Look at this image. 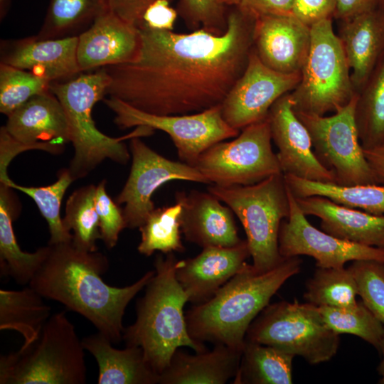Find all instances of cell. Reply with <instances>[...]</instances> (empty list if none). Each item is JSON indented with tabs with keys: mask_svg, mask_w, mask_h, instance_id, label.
Instances as JSON below:
<instances>
[{
	"mask_svg": "<svg viewBox=\"0 0 384 384\" xmlns=\"http://www.w3.org/2000/svg\"><path fill=\"white\" fill-rule=\"evenodd\" d=\"M52 82L0 63V112L6 116L36 95L50 90Z\"/></svg>",
	"mask_w": 384,
	"mask_h": 384,
	"instance_id": "38",
	"label": "cell"
},
{
	"mask_svg": "<svg viewBox=\"0 0 384 384\" xmlns=\"http://www.w3.org/2000/svg\"><path fill=\"white\" fill-rule=\"evenodd\" d=\"M255 18L262 16H294V0H222Z\"/></svg>",
	"mask_w": 384,
	"mask_h": 384,
	"instance_id": "42",
	"label": "cell"
},
{
	"mask_svg": "<svg viewBox=\"0 0 384 384\" xmlns=\"http://www.w3.org/2000/svg\"><path fill=\"white\" fill-rule=\"evenodd\" d=\"M295 356L280 348L245 340L234 384H291Z\"/></svg>",
	"mask_w": 384,
	"mask_h": 384,
	"instance_id": "30",
	"label": "cell"
},
{
	"mask_svg": "<svg viewBox=\"0 0 384 384\" xmlns=\"http://www.w3.org/2000/svg\"><path fill=\"white\" fill-rule=\"evenodd\" d=\"M382 7L384 0H337L333 18L341 21Z\"/></svg>",
	"mask_w": 384,
	"mask_h": 384,
	"instance_id": "46",
	"label": "cell"
},
{
	"mask_svg": "<svg viewBox=\"0 0 384 384\" xmlns=\"http://www.w3.org/2000/svg\"><path fill=\"white\" fill-rule=\"evenodd\" d=\"M356 94L330 116L294 112L309 132L317 159L334 174L336 184H383L359 139L354 117Z\"/></svg>",
	"mask_w": 384,
	"mask_h": 384,
	"instance_id": "10",
	"label": "cell"
},
{
	"mask_svg": "<svg viewBox=\"0 0 384 384\" xmlns=\"http://www.w3.org/2000/svg\"><path fill=\"white\" fill-rule=\"evenodd\" d=\"M350 68L332 18L311 26V45L296 87L289 92L295 112L325 115L354 97Z\"/></svg>",
	"mask_w": 384,
	"mask_h": 384,
	"instance_id": "8",
	"label": "cell"
},
{
	"mask_svg": "<svg viewBox=\"0 0 384 384\" xmlns=\"http://www.w3.org/2000/svg\"><path fill=\"white\" fill-rule=\"evenodd\" d=\"M272 140L285 175L313 181L334 183V174L317 159L309 132L294 112L289 92L279 97L267 114Z\"/></svg>",
	"mask_w": 384,
	"mask_h": 384,
	"instance_id": "16",
	"label": "cell"
},
{
	"mask_svg": "<svg viewBox=\"0 0 384 384\" xmlns=\"http://www.w3.org/2000/svg\"><path fill=\"white\" fill-rule=\"evenodd\" d=\"M348 269L355 278L363 303L384 324V262L355 260Z\"/></svg>",
	"mask_w": 384,
	"mask_h": 384,
	"instance_id": "39",
	"label": "cell"
},
{
	"mask_svg": "<svg viewBox=\"0 0 384 384\" xmlns=\"http://www.w3.org/2000/svg\"><path fill=\"white\" fill-rule=\"evenodd\" d=\"M102 100L114 112V122L119 129L147 126L164 132L171 137L180 160L193 166L209 147L240 134L224 119L221 105L193 114L159 115L143 112L114 97Z\"/></svg>",
	"mask_w": 384,
	"mask_h": 384,
	"instance_id": "12",
	"label": "cell"
},
{
	"mask_svg": "<svg viewBox=\"0 0 384 384\" xmlns=\"http://www.w3.org/2000/svg\"><path fill=\"white\" fill-rule=\"evenodd\" d=\"M166 255L156 257L154 275L137 301L136 321L124 328L122 335L126 346L142 349L146 361L159 375L180 347L195 353L206 351L188 331L183 306L188 299L176 278L178 260L173 252Z\"/></svg>",
	"mask_w": 384,
	"mask_h": 384,
	"instance_id": "4",
	"label": "cell"
},
{
	"mask_svg": "<svg viewBox=\"0 0 384 384\" xmlns=\"http://www.w3.org/2000/svg\"><path fill=\"white\" fill-rule=\"evenodd\" d=\"M110 82V76L101 68L94 73L50 83V90L61 103L68 122L70 142L74 148L68 169L74 181L88 175L107 159L126 164L131 154L124 141L154 133L149 127L138 126L127 135L110 137L97 128L92 110L107 95Z\"/></svg>",
	"mask_w": 384,
	"mask_h": 384,
	"instance_id": "5",
	"label": "cell"
},
{
	"mask_svg": "<svg viewBox=\"0 0 384 384\" xmlns=\"http://www.w3.org/2000/svg\"><path fill=\"white\" fill-rule=\"evenodd\" d=\"M318 309L324 321L334 332L356 336L379 349L384 324L362 301L349 307L321 306Z\"/></svg>",
	"mask_w": 384,
	"mask_h": 384,
	"instance_id": "37",
	"label": "cell"
},
{
	"mask_svg": "<svg viewBox=\"0 0 384 384\" xmlns=\"http://www.w3.org/2000/svg\"><path fill=\"white\" fill-rule=\"evenodd\" d=\"M106 180L96 187L95 208L99 218L101 240L108 249L116 246L121 231L126 228L122 210L107 194Z\"/></svg>",
	"mask_w": 384,
	"mask_h": 384,
	"instance_id": "41",
	"label": "cell"
},
{
	"mask_svg": "<svg viewBox=\"0 0 384 384\" xmlns=\"http://www.w3.org/2000/svg\"><path fill=\"white\" fill-rule=\"evenodd\" d=\"M96 187L89 184L74 191L67 200L63 218L65 228L73 232V245L87 252L97 251L96 242L101 239L95 201Z\"/></svg>",
	"mask_w": 384,
	"mask_h": 384,
	"instance_id": "33",
	"label": "cell"
},
{
	"mask_svg": "<svg viewBox=\"0 0 384 384\" xmlns=\"http://www.w3.org/2000/svg\"><path fill=\"white\" fill-rule=\"evenodd\" d=\"M28 285L21 290L0 289V329L22 335L27 346L35 341L50 316L51 309Z\"/></svg>",
	"mask_w": 384,
	"mask_h": 384,
	"instance_id": "28",
	"label": "cell"
},
{
	"mask_svg": "<svg viewBox=\"0 0 384 384\" xmlns=\"http://www.w3.org/2000/svg\"><path fill=\"white\" fill-rule=\"evenodd\" d=\"M252 48L262 63L284 74H301L311 45V27L294 16L255 18Z\"/></svg>",
	"mask_w": 384,
	"mask_h": 384,
	"instance_id": "17",
	"label": "cell"
},
{
	"mask_svg": "<svg viewBox=\"0 0 384 384\" xmlns=\"http://www.w3.org/2000/svg\"><path fill=\"white\" fill-rule=\"evenodd\" d=\"M363 151L370 167L384 183V142L373 148Z\"/></svg>",
	"mask_w": 384,
	"mask_h": 384,
	"instance_id": "47",
	"label": "cell"
},
{
	"mask_svg": "<svg viewBox=\"0 0 384 384\" xmlns=\"http://www.w3.org/2000/svg\"><path fill=\"white\" fill-rule=\"evenodd\" d=\"M181 205V230L186 240L203 247H233L240 238L233 212L209 191H177Z\"/></svg>",
	"mask_w": 384,
	"mask_h": 384,
	"instance_id": "22",
	"label": "cell"
},
{
	"mask_svg": "<svg viewBox=\"0 0 384 384\" xmlns=\"http://www.w3.org/2000/svg\"><path fill=\"white\" fill-rule=\"evenodd\" d=\"M109 0H50L38 39L78 36L110 11Z\"/></svg>",
	"mask_w": 384,
	"mask_h": 384,
	"instance_id": "31",
	"label": "cell"
},
{
	"mask_svg": "<svg viewBox=\"0 0 384 384\" xmlns=\"http://www.w3.org/2000/svg\"><path fill=\"white\" fill-rule=\"evenodd\" d=\"M302 264L299 257L284 258L272 270L259 272L246 262L210 299L186 311L190 336L242 351L251 323L285 282L300 272Z\"/></svg>",
	"mask_w": 384,
	"mask_h": 384,
	"instance_id": "3",
	"label": "cell"
},
{
	"mask_svg": "<svg viewBox=\"0 0 384 384\" xmlns=\"http://www.w3.org/2000/svg\"><path fill=\"white\" fill-rule=\"evenodd\" d=\"M48 245V255L28 286L43 298L83 316L112 343H119L127 306L146 287L155 271H148L129 286L112 287L102 278L109 268L103 253L80 250L72 241Z\"/></svg>",
	"mask_w": 384,
	"mask_h": 384,
	"instance_id": "2",
	"label": "cell"
},
{
	"mask_svg": "<svg viewBox=\"0 0 384 384\" xmlns=\"http://www.w3.org/2000/svg\"><path fill=\"white\" fill-rule=\"evenodd\" d=\"M181 205L177 203L155 208L139 228L141 241L137 247L138 252L146 257L155 251L164 254L183 252L185 248L181 236Z\"/></svg>",
	"mask_w": 384,
	"mask_h": 384,
	"instance_id": "36",
	"label": "cell"
},
{
	"mask_svg": "<svg viewBox=\"0 0 384 384\" xmlns=\"http://www.w3.org/2000/svg\"><path fill=\"white\" fill-rule=\"evenodd\" d=\"M78 36L38 39L34 36L1 40L0 63L23 69L51 82L81 73L77 59Z\"/></svg>",
	"mask_w": 384,
	"mask_h": 384,
	"instance_id": "19",
	"label": "cell"
},
{
	"mask_svg": "<svg viewBox=\"0 0 384 384\" xmlns=\"http://www.w3.org/2000/svg\"><path fill=\"white\" fill-rule=\"evenodd\" d=\"M140 43L139 28L110 10L78 36L79 68L84 72L132 62L138 55Z\"/></svg>",
	"mask_w": 384,
	"mask_h": 384,
	"instance_id": "20",
	"label": "cell"
},
{
	"mask_svg": "<svg viewBox=\"0 0 384 384\" xmlns=\"http://www.w3.org/2000/svg\"><path fill=\"white\" fill-rule=\"evenodd\" d=\"M242 351L216 344L211 351L189 354L177 349L159 375L160 384H224L236 375Z\"/></svg>",
	"mask_w": 384,
	"mask_h": 384,
	"instance_id": "25",
	"label": "cell"
},
{
	"mask_svg": "<svg viewBox=\"0 0 384 384\" xmlns=\"http://www.w3.org/2000/svg\"><path fill=\"white\" fill-rule=\"evenodd\" d=\"M271 142L267 117L242 129L235 139L222 141L209 147L194 166L213 185L226 187L255 184L282 173Z\"/></svg>",
	"mask_w": 384,
	"mask_h": 384,
	"instance_id": "11",
	"label": "cell"
},
{
	"mask_svg": "<svg viewBox=\"0 0 384 384\" xmlns=\"http://www.w3.org/2000/svg\"><path fill=\"white\" fill-rule=\"evenodd\" d=\"M171 2L170 0H156L152 3L144 14L142 27L173 31L178 14L171 6Z\"/></svg>",
	"mask_w": 384,
	"mask_h": 384,
	"instance_id": "44",
	"label": "cell"
},
{
	"mask_svg": "<svg viewBox=\"0 0 384 384\" xmlns=\"http://www.w3.org/2000/svg\"><path fill=\"white\" fill-rule=\"evenodd\" d=\"M156 0H109L111 10L123 20L140 28L147 8ZM172 1L173 0H170Z\"/></svg>",
	"mask_w": 384,
	"mask_h": 384,
	"instance_id": "45",
	"label": "cell"
},
{
	"mask_svg": "<svg viewBox=\"0 0 384 384\" xmlns=\"http://www.w3.org/2000/svg\"><path fill=\"white\" fill-rule=\"evenodd\" d=\"M226 6L222 0H178L176 10L191 31L221 35L228 28Z\"/></svg>",
	"mask_w": 384,
	"mask_h": 384,
	"instance_id": "40",
	"label": "cell"
},
{
	"mask_svg": "<svg viewBox=\"0 0 384 384\" xmlns=\"http://www.w3.org/2000/svg\"><path fill=\"white\" fill-rule=\"evenodd\" d=\"M4 127L13 139L32 149L58 154L70 142L65 112L50 90L35 95L11 112Z\"/></svg>",
	"mask_w": 384,
	"mask_h": 384,
	"instance_id": "18",
	"label": "cell"
},
{
	"mask_svg": "<svg viewBox=\"0 0 384 384\" xmlns=\"http://www.w3.org/2000/svg\"><path fill=\"white\" fill-rule=\"evenodd\" d=\"M337 0H294L293 14L310 26L326 18H333Z\"/></svg>",
	"mask_w": 384,
	"mask_h": 384,
	"instance_id": "43",
	"label": "cell"
},
{
	"mask_svg": "<svg viewBox=\"0 0 384 384\" xmlns=\"http://www.w3.org/2000/svg\"><path fill=\"white\" fill-rule=\"evenodd\" d=\"M342 45L357 93L384 52V8L339 21Z\"/></svg>",
	"mask_w": 384,
	"mask_h": 384,
	"instance_id": "24",
	"label": "cell"
},
{
	"mask_svg": "<svg viewBox=\"0 0 384 384\" xmlns=\"http://www.w3.org/2000/svg\"><path fill=\"white\" fill-rule=\"evenodd\" d=\"M287 190L289 213L281 223L278 238L282 257L309 256L315 260L316 267L321 268L344 267L346 262L360 260L384 262V248L343 240L316 228Z\"/></svg>",
	"mask_w": 384,
	"mask_h": 384,
	"instance_id": "14",
	"label": "cell"
},
{
	"mask_svg": "<svg viewBox=\"0 0 384 384\" xmlns=\"http://www.w3.org/2000/svg\"><path fill=\"white\" fill-rule=\"evenodd\" d=\"M284 176L287 188L295 198L319 196L348 208L384 215V183L341 186Z\"/></svg>",
	"mask_w": 384,
	"mask_h": 384,
	"instance_id": "29",
	"label": "cell"
},
{
	"mask_svg": "<svg viewBox=\"0 0 384 384\" xmlns=\"http://www.w3.org/2000/svg\"><path fill=\"white\" fill-rule=\"evenodd\" d=\"M378 350L381 351L383 355V360L378 368V371L381 375V378L379 380L378 383L380 384H384V333L381 338Z\"/></svg>",
	"mask_w": 384,
	"mask_h": 384,
	"instance_id": "48",
	"label": "cell"
},
{
	"mask_svg": "<svg viewBox=\"0 0 384 384\" xmlns=\"http://www.w3.org/2000/svg\"><path fill=\"white\" fill-rule=\"evenodd\" d=\"M82 343L97 363L98 384L159 383V375L147 363L141 348H115L100 332L83 338Z\"/></svg>",
	"mask_w": 384,
	"mask_h": 384,
	"instance_id": "26",
	"label": "cell"
},
{
	"mask_svg": "<svg viewBox=\"0 0 384 384\" xmlns=\"http://www.w3.org/2000/svg\"><path fill=\"white\" fill-rule=\"evenodd\" d=\"M356 95V125L362 147L368 149L384 142V52Z\"/></svg>",
	"mask_w": 384,
	"mask_h": 384,
	"instance_id": "32",
	"label": "cell"
},
{
	"mask_svg": "<svg viewBox=\"0 0 384 384\" xmlns=\"http://www.w3.org/2000/svg\"><path fill=\"white\" fill-rule=\"evenodd\" d=\"M13 188L0 183V269L21 285L28 284L46 259L49 245L29 253L20 248L12 223L16 214Z\"/></svg>",
	"mask_w": 384,
	"mask_h": 384,
	"instance_id": "27",
	"label": "cell"
},
{
	"mask_svg": "<svg viewBox=\"0 0 384 384\" xmlns=\"http://www.w3.org/2000/svg\"><path fill=\"white\" fill-rule=\"evenodd\" d=\"M245 340L302 356L310 365L331 360L340 345L339 334L326 324L318 306L297 299L268 304L250 325Z\"/></svg>",
	"mask_w": 384,
	"mask_h": 384,
	"instance_id": "9",
	"label": "cell"
},
{
	"mask_svg": "<svg viewBox=\"0 0 384 384\" xmlns=\"http://www.w3.org/2000/svg\"><path fill=\"white\" fill-rule=\"evenodd\" d=\"M85 348L61 311L50 316L38 338L1 356V384H85Z\"/></svg>",
	"mask_w": 384,
	"mask_h": 384,
	"instance_id": "6",
	"label": "cell"
},
{
	"mask_svg": "<svg viewBox=\"0 0 384 384\" xmlns=\"http://www.w3.org/2000/svg\"><path fill=\"white\" fill-rule=\"evenodd\" d=\"M295 198L306 215L321 220V230L326 233L351 242L384 248V215L348 208L319 196Z\"/></svg>",
	"mask_w": 384,
	"mask_h": 384,
	"instance_id": "23",
	"label": "cell"
},
{
	"mask_svg": "<svg viewBox=\"0 0 384 384\" xmlns=\"http://www.w3.org/2000/svg\"><path fill=\"white\" fill-rule=\"evenodd\" d=\"M250 257L246 240L233 247H203L196 257L178 260L177 280L188 302L203 303L237 274Z\"/></svg>",
	"mask_w": 384,
	"mask_h": 384,
	"instance_id": "21",
	"label": "cell"
},
{
	"mask_svg": "<svg viewBox=\"0 0 384 384\" xmlns=\"http://www.w3.org/2000/svg\"><path fill=\"white\" fill-rule=\"evenodd\" d=\"M57 178L55 183L41 187L18 185L10 178L4 182H0L23 192L34 201L47 222L50 235L48 241L50 245L70 242L73 240V234L65 228L60 217V206L64 194L74 179L68 168L60 169Z\"/></svg>",
	"mask_w": 384,
	"mask_h": 384,
	"instance_id": "34",
	"label": "cell"
},
{
	"mask_svg": "<svg viewBox=\"0 0 384 384\" xmlns=\"http://www.w3.org/2000/svg\"><path fill=\"white\" fill-rule=\"evenodd\" d=\"M11 4V0H0V20L1 21L4 19V18L8 14V12L10 9Z\"/></svg>",
	"mask_w": 384,
	"mask_h": 384,
	"instance_id": "49",
	"label": "cell"
},
{
	"mask_svg": "<svg viewBox=\"0 0 384 384\" xmlns=\"http://www.w3.org/2000/svg\"><path fill=\"white\" fill-rule=\"evenodd\" d=\"M221 35L139 28L132 62L103 67L107 95L159 115L201 112L221 105L243 73L252 48L255 18L233 6Z\"/></svg>",
	"mask_w": 384,
	"mask_h": 384,
	"instance_id": "1",
	"label": "cell"
},
{
	"mask_svg": "<svg viewBox=\"0 0 384 384\" xmlns=\"http://www.w3.org/2000/svg\"><path fill=\"white\" fill-rule=\"evenodd\" d=\"M301 74H284L264 65L252 48L246 67L221 104L222 114L233 129L267 118L272 105L292 92Z\"/></svg>",
	"mask_w": 384,
	"mask_h": 384,
	"instance_id": "15",
	"label": "cell"
},
{
	"mask_svg": "<svg viewBox=\"0 0 384 384\" xmlns=\"http://www.w3.org/2000/svg\"><path fill=\"white\" fill-rule=\"evenodd\" d=\"M132 166L128 178L114 201L122 209L126 228H140L155 209L154 193L171 181H187L210 183L195 167L183 162L170 160L143 142L140 137L130 139Z\"/></svg>",
	"mask_w": 384,
	"mask_h": 384,
	"instance_id": "13",
	"label": "cell"
},
{
	"mask_svg": "<svg viewBox=\"0 0 384 384\" xmlns=\"http://www.w3.org/2000/svg\"><path fill=\"white\" fill-rule=\"evenodd\" d=\"M208 191L225 203L240 220L255 270L265 272L278 265L284 259L279 251V228L289 213L284 174L252 185H213Z\"/></svg>",
	"mask_w": 384,
	"mask_h": 384,
	"instance_id": "7",
	"label": "cell"
},
{
	"mask_svg": "<svg viewBox=\"0 0 384 384\" xmlns=\"http://www.w3.org/2000/svg\"><path fill=\"white\" fill-rule=\"evenodd\" d=\"M357 284L348 267H316L306 283L304 299L316 306L349 307L357 304Z\"/></svg>",
	"mask_w": 384,
	"mask_h": 384,
	"instance_id": "35",
	"label": "cell"
}]
</instances>
